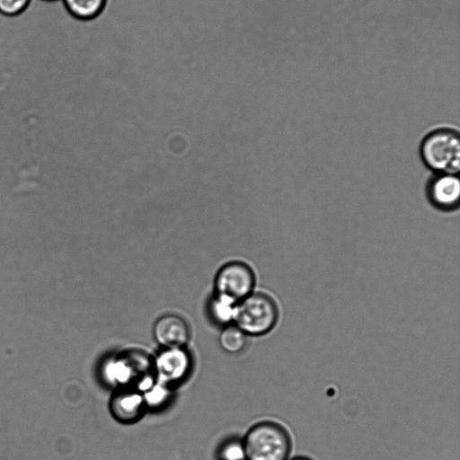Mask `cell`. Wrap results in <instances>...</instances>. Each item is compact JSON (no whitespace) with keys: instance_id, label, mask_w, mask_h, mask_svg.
Returning a JSON list of instances; mask_svg holds the SVG:
<instances>
[{"instance_id":"9c48e42d","label":"cell","mask_w":460,"mask_h":460,"mask_svg":"<svg viewBox=\"0 0 460 460\" xmlns=\"http://www.w3.org/2000/svg\"><path fill=\"white\" fill-rule=\"evenodd\" d=\"M153 336L163 348H182L190 339V330L182 317L175 314H166L155 321Z\"/></svg>"},{"instance_id":"7c38bea8","label":"cell","mask_w":460,"mask_h":460,"mask_svg":"<svg viewBox=\"0 0 460 460\" xmlns=\"http://www.w3.org/2000/svg\"><path fill=\"white\" fill-rule=\"evenodd\" d=\"M235 307V303L214 294L208 303V314L217 324L226 326L234 323Z\"/></svg>"},{"instance_id":"e0dca14e","label":"cell","mask_w":460,"mask_h":460,"mask_svg":"<svg viewBox=\"0 0 460 460\" xmlns=\"http://www.w3.org/2000/svg\"><path fill=\"white\" fill-rule=\"evenodd\" d=\"M44 1L54 2V1H56V0H44Z\"/></svg>"},{"instance_id":"7a4b0ae2","label":"cell","mask_w":460,"mask_h":460,"mask_svg":"<svg viewBox=\"0 0 460 460\" xmlns=\"http://www.w3.org/2000/svg\"><path fill=\"white\" fill-rule=\"evenodd\" d=\"M242 440L246 460H288L292 451L288 430L277 421L257 422Z\"/></svg>"},{"instance_id":"9a60e30c","label":"cell","mask_w":460,"mask_h":460,"mask_svg":"<svg viewBox=\"0 0 460 460\" xmlns=\"http://www.w3.org/2000/svg\"><path fill=\"white\" fill-rule=\"evenodd\" d=\"M31 0H0V13L6 16H16L23 13Z\"/></svg>"},{"instance_id":"2e32d148","label":"cell","mask_w":460,"mask_h":460,"mask_svg":"<svg viewBox=\"0 0 460 460\" xmlns=\"http://www.w3.org/2000/svg\"><path fill=\"white\" fill-rule=\"evenodd\" d=\"M288 460H314L311 457L305 456H296L291 458H288Z\"/></svg>"},{"instance_id":"3957f363","label":"cell","mask_w":460,"mask_h":460,"mask_svg":"<svg viewBox=\"0 0 460 460\" xmlns=\"http://www.w3.org/2000/svg\"><path fill=\"white\" fill-rule=\"evenodd\" d=\"M105 382L116 388H146L155 379L153 360L141 351L130 350L111 358L102 367Z\"/></svg>"},{"instance_id":"5b68a950","label":"cell","mask_w":460,"mask_h":460,"mask_svg":"<svg viewBox=\"0 0 460 460\" xmlns=\"http://www.w3.org/2000/svg\"><path fill=\"white\" fill-rule=\"evenodd\" d=\"M256 276L252 268L242 261H231L217 270L214 288L215 295L235 304L253 292Z\"/></svg>"},{"instance_id":"6da1fadb","label":"cell","mask_w":460,"mask_h":460,"mask_svg":"<svg viewBox=\"0 0 460 460\" xmlns=\"http://www.w3.org/2000/svg\"><path fill=\"white\" fill-rule=\"evenodd\" d=\"M420 156L433 173L458 174L460 170V135L450 127L428 132L420 144Z\"/></svg>"},{"instance_id":"52a82bcc","label":"cell","mask_w":460,"mask_h":460,"mask_svg":"<svg viewBox=\"0 0 460 460\" xmlns=\"http://www.w3.org/2000/svg\"><path fill=\"white\" fill-rule=\"evenodd\" d=\"M425 194L429 204L442 212L456 211L460 202V180L457 174L433 173L428 180Z\"/></svg>"},{"instance_id":"277c9868","label":"cell","mask_w":460,"mask_h":460,"mask_svg":"<svg viewBox=\"0 0 460 460\" xmlns=\"http://www.w3.org/2000/svg\"><path fill=\"white\" fill-rule=\"evenodd\" d=\"M279 318L275 299L263 292H252L236 304L234 323L247 336H263L275 328Z\"/></svg>"},{"instance_id":"30bf717a","label":"cell","mask_w":460,"mask_h":460,"mask_svg":"<svg viewBox=\"0 0 460 460\" xmlns=\"http://www.w3.org/2000/svg\"><path fill=\"white\" fill-rule=\"evenodd\" d=\"M68 14L81 21L98 16L104 8L106 0H62Z\"/></svg>"},{"instance_id":"8fae6325","label":"cell","mask_w":460,"mask_h":460,"mask_svg":"<svg viewBox=\"0 0 460 460\" xmlns=\"http://www.w3.org/2000/svg\"><path fill=\"white\" fill-rule=\"evenodd\" d=\"M220 347L229 354H239L246 347L247 335L234 323L224 326L219 339Z\"/></svg>"},{"instance_id":"4fadbf2b","label":"cell","mask_w":460,"mask_h":460,"mask_svg":"<svg viewBox=\"0 0 460 460\" xmlns=\"http://www.w3.org/2000/svg\"><path fill=\"white\" fill-rule=\"evenodd\" d=\"M143 395L146 409H157L163 407L171 398V386L156 380L145 391Z\"/></svg>"},{"instance_id":"5bb4252c","label":"cell","mask_w":460,"mask_h":460,"mask_svg":"<svg viewBox=\"0 0 460 460\" xmlns=\"http://www.w3.org/2000/svg\"><path fill=\"white\" fill-rule=\"evenodd\" d=\"M218 460H246L243 440L231 438L225 441L217 451Z\"/></svg>"},{"instance_id":"8992f818","label":"cell","mask_w":460,"mask_h":460,"mask_svg":"<svg viewBox=\"0 0 460 460\" xmlns=\"http://www.w3.org/2000/svg\"><path fill=\"white\" fill-rule=\"evenodd\" d=\"M191 367V356L185 347L163 348L153 360L156 380L171 387L184 380Z\"/></svg>"},{"instance_id":"ba28073f","label":"cell","mask_w":460,"mask_h":460,"mask_svg":"<svg viewBox=\"0 0 460 460\" xmlns=\"http://www.w3.org/2000/svg\"><path fill=\"white\" fill-rule=\"evenodd\" d=\"M109 408L112 417L123 424L137 421L146 410L142 394L133 387L116 388Z\"/></svg>"}]
</instances>
